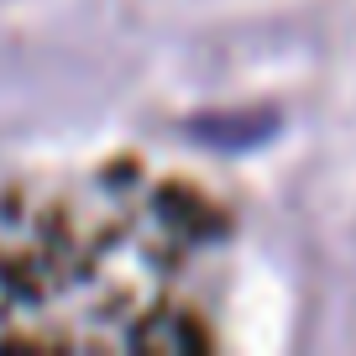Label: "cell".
<instances>
[{"label": "cell", "mask_w": 356, "mask_h": 356, "mask_svg": "<svg viewBox=\"0 0 356 356\" xmlns=\"http://www.w3.org/2000/svg\"><path fill=\"white\" fill-rule=\"evenodd\" d=\"M215 241V210L173 184H89L79 204L0 225V309L37 320L22 341H42L58 304H79L84 346H105V320H121V346H204L210 335L173 314L168 289Z\"/></svg>", "instance_id": "1"}]
</instances>
